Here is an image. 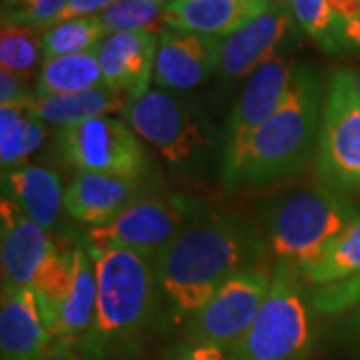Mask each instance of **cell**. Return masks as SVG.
<instances>
[{
  "label": "cell",
  "mask_w": 360,
  "mask_h": 360,
  "mask_svg": "<svg viewBox=\"0 0 360 360\" xmlns=\"http://www.w3.org/2000/svg\"><path fill=\"white\" fill-rule=\"evenodd\" d=\"M295 18L288 0H274L269 11L243 26L238 32L222 40L219 72L224 80H240L276 56V49L283 42Z\"/></svg>",
  "instance_id": "5bb4252c"
},
{
  "label": "cell",
  "mask_w": 360,
  "mask_h": 360,
  "mask_svg": "<svg viewBox=\"0 0 360 360\" xmlns=\"http://www.w3.org/2000/svg\"><path fill=\"white\" fill-rule=\"evenodd\" d=\"M292 70L295 66L288 65L283 54H276L246 80L220 144V180L229 191H238V179L248 146L260 127L283 103L290 86Z\"/></svg>",
  "instance_id": "30bf717a"
},
{
  "label": "cell",
  "mask_w": 360,
  "mask_h": 360,
  "mask_svg": "<svg viewBox=\"0 0 360 360\" xmlns=\"http://www.w3.org/2000/svg\"><path fill=\"white\" fill-rule=\"evenodd\" d=\"M336 338L352 359L360 360V309L340 316L336 324Z\"/></svg>",
  "instance_id": "836d02e7"
},
{
  "label": "cell",
  "mask_w": 360,
  "mask_h": 360,
  "mask_svg": "<svg viewBox=\"0 0 360 360\" xmlns=\"http://www.w3.org/2000/svg\"><path fill=\"white\" fill-rule=\"evenodd\" d=\"M129 101L116 94L106 86H98L80 94L66 96H34L28 108L39 116L40 120L56 124L58 129L75 127L86 122L90 118L110 115H124Z\"/></svg>",
  "instance_id": "44dd1931"
},
{
  "label": "cell",
  "mask_w": 360,
  "mask_h": 360,
  "mask_svg": "<svg viewBox=\"0 0 360 360\" xmlns=\"http://www.w3.org/2000/svg\"><path fill=\"white\" fill-rule=\"evenodd\" d=\"M42 30L30 26L2 25L0 32V65L26 80L34 75L42 52Z\"/></svg>",
  "instance_id": "83f0119b"
},
{
  "label": "cell",
  "mask_w": 360,
  "mask_h": 360,
  "mask_svg": "<svg viewBox=\"0 0 360 360\" xmlns=\"http://www.w3.org/2000/svg\"><path fill=\"white\" fill-rule=\"evenodd\" d=\"M324 90L316 68L295 66L288 92L281 106L252 139L238 188L274 184L300 172L316 150Z\"/></svg>",
  "instance_id": "3957f363"
},
{
  "label": "cell",
  "mask_w": 360,
  "mask_h": 360,
  "mask_svg": "<svg viewBox=\"0 0 360 360\" xmlns=\"http://www.w3.org/2000/svg\"><path fill=\"white\" fill-rule=\"evenodd\" d=\"M103 68L98 49H92L82 54L60 56L44 60L40 66L34 96H66L80 94L103 86Z\"/></svg>",
  "instance_id": "7402d4cb"
},
{
  "label": "cell",
  "mask_w": 360,
  "mask_h": 360,
  "mask_svg": "<svg viewBox=\"0 0 360 360\" xmlns=\"http://www.w3.org/2000/svg\"><path fill=\"white\" fill-rule=\"evenodd\" d=\"M160 360H231V350L206 342L180 340L168 348Z\"/></svg>",
  "instance_id": "1f68e13d"
},
{
  "label": "cell",
  "mask_w": 360,
  "mask_h": 360,
  "mask_svg": "<svg viewBox=\"0 0 360 360\" xmlns=\"http://www.w3.org/2000/svg\"><path fill=\"white\" fill-rule=\"evenodd\" d=\"M274 0H179L168 2L167 26L229 39L269 11Z\"/></svg>",
  "instance_id": "ac0fdd59"
},
{
  "label": "cell",
  "mask_w": 360,
  "mask_h": 360,
  "mask_svg": "<svg viewBox=\"0 0 360 360\" xmlns=\"http://www.w3.org/2000/svg\"><path fill=\"white\" fill-rule=\"evenodd\" d=\"M98 296L89 333L77 348L86 360H134L158 321L156 258L122 246L89 248Z\"/></svg>",
  "instance_id": "7a4b0ae2"
},
{
  "label": "cell",
  "mask_w": 360,
  "mask_h": 360,
  "mask_svg": "<svg viewBox=\"0 0 360 360\" xmlns=\"http://www.w3.org/2000/svg\"><path fill=\"white\" fill-rule=\"evenodd\" d=\"M314 170L336 193H360V98L347 68L333 72L324 89Z\"/></svg>",
  "instance_id": "52a82bcc"
},
{
  "label": "cell",
  "mask_w": 360,
  "mask_h": 360,
  "mask_svg": "<svg viewBox=\"0 0 360 360\" xmlns=\"http://www.w3.org/2000/svg\"><path fill=\"white\" fill-rule=\"evenodd\" d=\"M288 6L298 28L322 51L336 54V16L330 0H288Z\"/></svg>",
  "instance_id": "f1b7e54d"
},
{
  "label": "cell",
  "mask_w": 360,
  "mask_h": 360,
  "mask_svg": "<svg viewBox=\"0 0 360 360\" xmlns=\"http://www.w3.org/2000/svg\"><path fill=\"white\" fill-rule=\"evenodd\" d=\"M312 288L292 264L276 262L270 292L231 360H309L316 345Z\"/></svg>",
  "instance_id": "5b68a950"
},
{
  "label": "cell",
  "mask_w": 360,
  "mask_h": 360,
  "mask_svg": "<svg viewBox=\"0 0 360 360\" xmlns=\"http://www.w3.org/2000/svg\"><path fill=\"white\" fill-rule=\"evenodd\" d=\"M336 52H360V8L348 20L336 25Z\"/></svg>",
  "instance_id": "e575fe53"
},
{
  "label": "cell",
  "mask_w": 360,
  "mask_h": 360,
  "mask_svg": "<svg viewBox=\"0 0 360 360\" xmlns=\"http://www.w3.org/2000/svg\"><path fill=\"white\" fill-rule=\"evenodd\" d=\"M2 198H8L42 229H52L65 210L60 176L46 167L22 165L2 172Z\"/></svg>",
  "instance_id": "d6986e66"
},
{
  "label": "cell",
  "mask_w": 360,
  "mask_h": 360,
  "mask_svg": "<svg viewBox=\"0 0 360 360\" xmlns=\"http://www.w3.org/2000/svg\"><path fill=\"white\" fill-rule=\"evenodd\" d=\"M26 78L16 75L13 70L0 68V106L14 104V106H28L32 103L34 94L26 89Z\"/></svg>",
  "instance_id": "d6a6232c"
},
{
  "label": "cell",
  "mask_w": 360,
  "mask_h": 360,
  "mask_svg": "<svg viewBox=\"0 0 360 360\" xmlns=\"http://www.w3.org/2000/svg\"><path fill=\"white\" fill-rule=\"evenodd\" d=\"M168 2H179V0H168Z\"/></svg>",
  "instance_id": "ab89813d"
},
{
  "label": "cell",
  "mask_w": 360,
  "mask_h": 360,
  "mask_svg": "<svg viewBox=\"0 0 360 360\" xmlns=\"http://www.w3.org/2000/svg\"><path fill=\"white\" fill-rule=\"evenodd\" d=\"M122 116L141 141L179 170L198 165L214 144L208 120L194 104L165 90H148L129 101Z\"/></svg>",
  "instance_id": "8992f818"
},
{
  "label": "cell",
  "mask_w": 360,
  "mask_h": 360,
  "mask_svg": "<svg viewBox=\"0 0 360 360\" xmlns=\"http://www.w3.org/2000/svg\"><path fill=\"white\" fill-rule=\"evenodd\" d=\"M68 0H2V25L44 30L65 11Z\"/></svg>",
  "instance_id": "f546056e"
},
{
  "label": "cell",
  "mask_w": 360,
  "mask_h": 360,
  "mask_svg": "<svg viewBox=\"0 0 360 360\" xmlns=\"http://www.w3.org/2000/svg\"><path fill=\"white\" fill-rule=\"evenodd\" d=\"M312 302L319 316H342L360 309V274L345 283L312 288Z\"/></svg>",
  "instance_id": "4dcf8cb0"
},
{
  "label": "cell",
  "mask_w": 360,
  "mask_h": 360,
  "mask_svg": "<svg viewBox=\"0 0 360 360\" xmlns=\"http://www.w3.org/2000/svg\"><path fill=\"white\" fill-rule=\"evenodd\" d=\"M167 2H168V0H167Z\"/></svg>",
  "instance_id": "60d3db41"
},
{
  "label": "cell",
  "mask_w": 360,
  "mask_h": 360,
  "mask_svg": "<svg viewBox=\"0 0 360 360\" xmlns=\"http://www.w3.org/2000/svg\"><path fill=\"white\" fill-rule=\"evenodd\" d=\"M298 274L310 288L345 283L360 274V214Z\"/></svg>",
  "instance_id": "603a6c76"
},
{
  "label": "cell",
  "mask_w": 360,
  "mask_h": 360,
  "mask_svg": "<svg viewBox=\"0 0 360 360\" xmlns=\"http://www.w3.org/2000/svg\"><path fill=\"white\" fill-rule=\"evenodd\" d=\"M220 49L222 39L167 26L158 34L156 89L184 92L205 84L219 70Z\"/></svg>",
  "instance_id": "7c38bea8"
},
{
  "label": "cell",
  "mask_w": 360,
  "mask_h": 360,
  "mask_svg": "<svg viewBox=\"0 0 360 360\" xmlns=\"http://www.w3.org/2000/svg\"><path fill=\"white\" fill-rule=\"evenodd\" d=\"M72 286H75V246L65 248L56 245L32 283V290L39 300L46 328L56 316V312L63 309L66 298L72 292Z\"/></svg>",
  "instance_id": "d4e9b609"
},
{
  "label": "cell",
  "mask_w": 360,
  "mask_h": 360,
  "mask_svg": "<svg viewBox=\"0 0 360 360\" xmlns=\"http://www.w3.org/2000/svg\"><path fill=\"white\" fill-rule=\"evenodd\" d=\"M98 281L94 258L84 245L75 246V286L66 298L63 309L49 324V333L54 340L78 342L89 333L96 312Z\"/></svg>",
  "instance_id": "ffe728a7"
},
{
  "label": "cell",
  "mask_w": 360,
  "mask_h": 360,
  "mask_svg": "<svg viewBox=\"0 0 360 360\" xmlns=\"http://www.w3.org/2000/svg\"><path fill=\"white\" fill-rule=\"evenodd\" d=\"M115 2L116 0H68L65 11L58 16L56 22L75 20V18H86V16H98V14L104 13Z\"/></svg>",
  "instance_id": "d590c367"
},
{
  "label": "cell",
  "mask_w": 360,
  "mask_h": 360,
  "mask_svg": "<svg viewBox=\"0 0 360 360\" xmlns=\"http://www.w3.org/2000/svg\"><path fill=\"white\" fill-rule=\"evenodd\" d=\"M40 360H86L72 340H54L49 352Z\"/></svg>",
  "instance_id": "8d00e7d4"
},
{
  "label": "cell",
  "mask_w": 360,
  "mask_h": 360,
  "mask_svg": "<svg viewBox=\"0 0 360 360\" xmlns=\"http://www.w3.org/2000/svg\"><path fill=\"white\" fill-rule=\"evenodd\" d=\"M0 226L2 292L32 286L56 243L49 236L46 229L28 219L8 198H2L0 205Z\"/></svg>",
  "instance_id": "4fadbf2b"
},
{
  "label": "cell",
  "mask_w": 360,
  "mask_h": 360,
  "mask_svg": "<svg viewBox=\"0 0 360 360\" xmlns=\"http://www.w3.org/2000/svg\"><path fill=\"white\" fill-rule=\"evenodd\" d=\"M156 51L158 37L155 32L139 30L106 37L98 46L104 86L127 101L148 92L150 80H155Z\"/></svg>",
  "instance_id": "9a60e30c"
},
{
  "label": "cell",
  "mask_w": 360,
  "mask_h": 360,
  "mask_svg": "<svg viewBox=\"0 0 360 360\" xmlns=\"http://www.w3.org/2000/svg\"><path fill=\"white\" fill-rule=\"evenodd\" d=\"M200 210L202 205L184 193L141 194L108 224L89 229L84 246H122L156 258Z\"/></svg>",
  "instance_id": "ba28073f"
},
{
  "label": "cell",
  "mask_w": 360,
  "mask_h": 360,
  "mask_svg": "<svg viewBox=\"0 0 360 360\" xmlns=\"http://www.w3.org/2000/svg\"><path fill=\"white\" fill-rule=\"evenodd\" d=\"M44 120L28 106H0V162L8 170L22 167L30 155L44 144Z\"/></svg>",
  "instance_id": "cb8c5ba5"
},
{
  "label": "cell",
  "mask_w": 360,
  "mask_h": 360,
  "mask_svg": "<svg viewBox=\"0 0 360 360\" xmlns=\"http://www.w3.org/2000/svg\"><path fill=\"white\" fill-rule=\"evenodd\" d=\"M52 342L32 286L2 292L0 360H40Z\"/></svg>",
  "instance_id": "e0dca14e"
},
{
  "label": "cell",
  "mask_w": 360,
  "mask_h": 360,
  "mask_svg": "<svg viewBox=\"0 0 360 360\" xmlns=\"http://www.w3.org/2000/svg\"><path fill=\"white\" fill-rule=\"evenodd\" d=\"M354 89H356V94H359L360 98V70L354 72Z\"/></svg>",
  "instance_id": "f35d334b"
},
{
  "label": "cell",
  "mask_w": 360,
  "mask_h": 360,
  "mask_svg": "<svg viewBox=\"0 0 360 360\" xmlns=\"http://www.w3.org/2000/svg\"><path fill=\"white\" fill-rule=\"evenodd\" d=\"M274 269L266 260L232 274L182 326V340L232 350L257 319L270 292Z\"/></svg>",
  "instance_id": "9c48e42d"
},
{
  "label": "cell",
  "mask_w": 360,
  "mask_h": 360,
  "mask_svg": "<svg viewBox=\"0 0 360 360\" xmlns=\"http://www.w3.org/2000/svg\"><path fill=\"white\" fill-rule=\"evenodd\" d=\"M330 6H333V13L336 16V25L348 20L352 14L356 13L360 8V0H330Z\"/></svg>",
  "instance_id": "74e56055"
},
{
  "label": "cell",
  "mask_w": 360,
  "mask_h": 360,
  "mask_svg": "<svg viewBox=\"0 0 360 360\" xmlns=\"http://www.w3.org/2000/svg\"><path fill=\"white\" fill-rule=\"evenodd\" d=\"M167 0H116L98 14L106 37L116 32H162L167 28Z\"/></svg>",
  "instance_id": "4316f807"
},
{
  "label": "cell",
  "mask_w": 360,
  "mask_h": 360,
  "mask_svg": "<svg viewBox=\"0 0 360 360\" xmlns=\"http://www.w3.org/2000/svg\"><path fill=\"white\" fill-rule=\"evenodd\" d=\"M141 180L98 172H78L65 191V212L90 229L115 220L141 196Z\"/></svg>",
  "instance_id": "2e32d148"
},
{
  "label": "cell",
  "mask_w": 360,
  "mask_h": 360,
  "mask_svg": "<svg viewBox=\"0 0 360 360\" xmlns=\"http://www.w3.org/2000/svg\"><path fill=\"white\" fill-rule=\"evenodd\" d=\"M264 234L240 214L202 208L156 257L158 324L180 328L238 270L264 260Z\"/></svg>",
  "instance_id": "6da1fadb"
},
{
  "label": "cell",
  "mask_w": 360,
  "mask_h": 360,
  "mask_svg": "<svg viewBox=\"0 0 360 360\" xmlns=\"http://www.w3.org/2000/svg\"><path fill=\"white\" fill-rule=\"evenodd\" d=\"M360 214L347 194L328 186L274 198L262 212L266 248L276 262L300 269L321 255Z\"/></svg>",
  "instance_id": "277c9868"
},
{
  "label": "cell",
  "mask_w": 360,
  "mask_h": 360,
  "mask_svg": "<svg viewBox=\"0 0 360 360\" xmlns=\"http://www.w3.org/2000/svg\"><path fill=\"white\" fill-rule=\"evenodd\" d=\"M58 153L78 172H98L142 180L148 158L127 120L98 116L58 130Z\"/></svg>",
  "instance_id": "8fae6325"
},
{
  "label": "cell",
  "mask_w": 360,
  "mask_h": 360,
  "mask_svg": "<svg viewBox=\"0 0 360 360\" xmlns=\"http://www.w3.org/2000/svg\"><path fill=\"white\" fill-rule=\"evenodd\" d=\"M106 39V30L98 16L75 18L56 22L42 30V56L44 60L82 54L98 49Z\"/></svg>",
  "instance_id": "484cf974"
}]
</instances>
